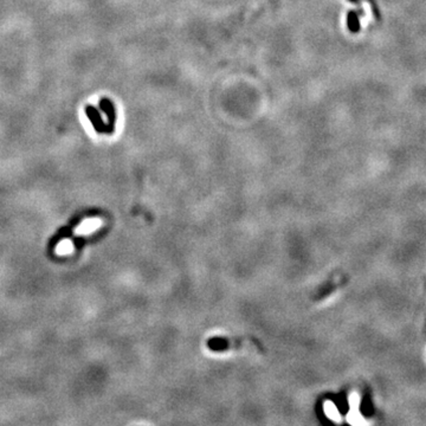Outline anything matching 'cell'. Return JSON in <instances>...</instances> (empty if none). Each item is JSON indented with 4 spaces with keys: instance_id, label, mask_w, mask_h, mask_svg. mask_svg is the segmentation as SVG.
<instances>
[{
    "instance_id": "cell-6",
    "label": "cell",
    "mask_w": 426,
    "mask_h": 426,
    "mask_svg": "<svg viewBox=\"0 0 426 426\" xmlns=\"http://www.w3.org/2000/svg\"><path fill=\"white\" fill-rule=\"evenodd\" d=\"M348 422L353 425H360L364 424V419L361 418V414L359 413V410H352L350 414H348Z\"/></svg>"
},
{
    "instance_id": "cell-8",
    "label": "cell",
    "mask_w": 426,
    "mask_h": 426,
    "mask_svg": "<svg viewBox=\"0 0 426 426\" xmlns=\"http://www.w3.org/2000/svg\"><path fill=\"white\" fill-rule=\"evenodd\" d=\"M350 405L352 410H359V405H360V398L358 394H352L350 398Z\"/></svg>"
},
{
    "instance_id": "cell-2",
    "label": "cell",
    "mask_w": 426,
    "mask_h": 426,
    "mask_svg": "<svg viewBox=\"0 0 426 426\" xmlns=\"http://www.w3.org/2000/svg\"><path fill=\"white\" fill-rule=\"evenodd\" d=\"M86 118H89L90 124H92L94 129L98 132V134H106V124L103 121L101 112H98V109H96L95 106L92 104L86 106L84 108Z\"/></svg>"
},
{
    "instance_id": "cell-3",
    "label": "cell",
    "mask_w": 426,
    "mask_h": 426,
    "mask_svg": "<svg viewBox=\"0 0 426 426\" xmlns=\"http://www.w3.org/2000/svg\"><path fill=\"white\" fill-rule=\"evenodd\" d=\"M102 222L98 218H89L83 220L80 224L75 228V234H90L94 231L98 230L101 226Z\"/></svg>"
},
{
    "instance_id": "cell-5",
    "label": "cell",
    "mask_w": 426,
    "mask_h": 426,
    "mask_svg": "<svg viewBox=\"0 0 426 426\" xmlns=\"http://www.w3.org/2000/svg\"><path fill=\"white\" fill-rule=\"evenodd\" d=\"M74 251V244L72 242L69 240H63L57 244L56 246V254L60 256H66V254H70Z\"/></svg>"
},
{
    "instance_id": "cell-1",
    "label": "cell",
    "mask_w": 426,
    "mask_h": 426,
    "mask_svg": "<svg viewBox=\"0 0 426 426\" xmlns=\"http://www.w3.org/2000/svg\"><path fill=\"white\" fill-rule=\"evenodd\" d=\"M100 108L104 112L106 118H108V124H106V134L112 135L115 132L116 124V109L114 103L109 98H102L100 101Z\"/></svg>"
},
{
    "instance_id": "cell-7",
    "label": "cell",
    "mask_w": 426,
    "mask_h": 426,
    "mask_svg": "<svg viewBox=\"0 0 426 426\" xmlns=\"http://www.w3.org/2000/svg\"><path fill=\"white\" fill-rule=\"evenodd\" d=\"M348 25H350V28L352 31H356L358 28H359V24H358V20H356V16H355L354 14H348Z\"/></svg>"
},
{
    "instance_id": "cell-4",
    "label": "cell",
    "mask_w": 426,
    "mask_h": 426,
    "mask_svg": "<svg viewBox=\"0 0 426 426\" xmlns=\"http://www.w3.org/2000/svg\"><path fill=\"white\" fill-rule=\"evenodd\" d=\"M324 413L327 414V417L329 419H332V420H334V422H340L341 416H340V413H338L336 406H335L334 402H326L324 405Z\"/></svg>"
}]
</instances>
